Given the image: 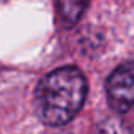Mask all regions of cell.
<instances>
[{
    "mask_svg": "<svg viewBox=\"0 0 134 134\" xmlns=\"http://www.w3.org/2000/svg\"><path fill=\"white\" fill-rule=\"evenodd\" d=\"M87 96V81L74 66H63L49 73L36 87L33 107L41 123L66 125L82 107Z\"/></svg>",
    "mask_w": 134,
    "mask_h": 134,
    "instance_id": "6da1fadb",
    "label": "cell"
},
{
    "mask_svg": "<svg viewBox=\"0 0 134 134\" xmlns=\"http://www.w3.org/2000/svg\"><path fill=\"white\" fill-rule=\"evenodd\" d=\"M107 103L117 112H128L134 99V79L132 63L126 62L109 76L107 79Z\"/></svg>",
    "mask_w": 134,
    "mask_h": 134,
    "instance_id": "7a4b0ae2",
    "label": "cell"
},
{
    "mask_svg": "<svg viewBox=\"0 0 134 134\" xmlns=\"http://www.w3.org/2000/svg\"><path fill=\"white\" fill-rule=\"evenodd\" d=\"M90 0H57V13L63 27H73L84 14Z\"/></svg>",
    "mask_w": 134,
    "mask_h": 134,
    "instance_id": "3957f363",
    "label": "cell"
}]
</instances>
